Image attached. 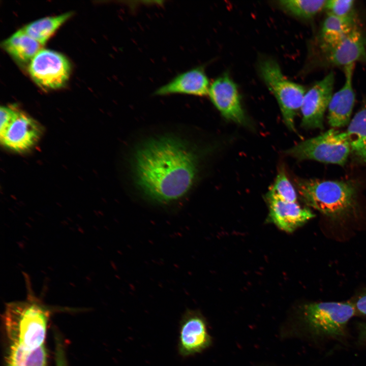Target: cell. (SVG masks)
I'll return each mask as SVG.
<instances>
[{
    "instance_id": "6da1fadb",
    "label": "cell",
    "mask_w": 366,
    "mask_h": 366,
    "mask_svg": "<svg viewBox=\"0 0 366 366\" xmlns=\"http://www.w3.org/2000/svg\"><path fill=\"white\" fill-rule=\"evenodd\" d=\"M196 152L184 140L163 136L144 142L135 152L133 175L138 190L154 202L167 204L184 197L195 181Z\"/></svg>"
},
{
    "instance_id": "7a4b0ae2",
    "label": "cell",
    "mask_w": 366,
    "mask_h": 366,
    "mask_svg": "<svg viewBox=\"0 0 366 366\" xmlns=\"http://www.w3.org/2000/svg\"><path fill=\"white\" fill-rule=\"evenodd\" d=\"M48 321L46 316L33 312L4 320L7 343L6 366H47Z\"/></svg>"
},
{
    "instance_id": "3957f363",
    "label": "cell",
    "mask_w": 366,
    "mask_h": 366,
    "mask_svg": "<svg viewBox=\"0 0 366 366\" xmlns=\"http://www.w3.org/2000/svg\"><path fill=\"white\" fill-rule=\"evenodd\" d=\"M355 312L354 304L350 302H313L303 307L300 320L306 330L316 340H342Z\"/></svg>"
},
{
    "instance_id": "277c9868",
    "label": "cell",
    "mask_w": 366,
    "mask_h": 366,
    "mask_svg": "<svg viewBox=\"0 0 366 366\" xmlns=\"http://www.w3.org/2000/svg\"><path fill=\"white\" fill-rule=\"evenodd\" d=\"M296 184L302 200L327 216H341L354 205L356 189L350 182L301 179Z\"/></svg>"
},
{
    "instance_id": "5b68a950",
    "label": "cell",
    "mask_w": 366,
    "mask_h": 366,
    "mask_svg": "<svg viewBox=\"0 0 366 366\" xmlns=\"http://www.w3.org/2000/svg\"><path fill=\"white\" fill-rule=\"evenodd\" d=\"M258 68L261 78L279 104L286 126L295 132L294 119L301 108L306 89L287 78L277 62L271 58H261Z\"/></svg>"
},
{
    "instance_id": "8992f818",
    "label": "cell",
    "mask_w": 366,
    "mask_h": 366,
    "mask_svg": "<svg viewBox=\"0 0 366 366\" xmlns=\"http://www.w3.org/2000/svg\"><path fill=\"white\" fill-rule=\"evenodd\" d=\"M351 147L345 132L331 129L321 135L302 141L286 151L298 160H313L344 165Z\"/></svg>"
},
{
    "instance_id": "52a82bcc",
    "label": "cell",
    "mask_w": 366,
    "mask_h": 366,
    "mask_svg": "<svg viewBox=\"0 0 366 366\" xmlns=\"http://www.w3.org/2000/svg\"><path fill=\"white\" fill-rule=\"evenodd\" d=\"M0 139L2 144L16 152L32 148L39 140L42 129L33 118L17 109L1 106Z\"/></svg>"
},
{
    "instance_id": "ba28073f",
    "label": "cell",
    "mask_w": 366,
    "mask_h": 366,
    "mask_svg": "<svg viewBox=\"0 0 366 366\" xmlns=\"http://www.w3.org/2000/svg\"><path fill=\"white\" fill-rule=\"evenodd\" d=\"M28 70L33 80L40 87L57 89L68 81L71 66L62 53L43 48L30 60Z\"/></svg>"
},
{
    "instance_id": "9c48e42d",
    "label": "cell",
    "mask_w": 366,
    "mask_h": 366,
    "mask_svg": "<svg viewBox=\"0 0 366 366\" xmlns=\"http://www.w3.org/2000/svg\"><path fill=\"white\" fill-rule=\"evenodd\" d=\"M211 343L206 322L197 310L187 309L179 322L177 351L182 357L202 352Z\"/></svg>"
},
{
    "instance_id": "30bf717a",
    "label": "cell",
    "mask_w": 366,
    "mask_h": 366,
    "mask_svg": "<svg viewBox=\"0 0 366 366\" xmlns=\"http://www.w3.org/2000/svg\"><path fill=\"white\" fill-rule=\"evenodd\" d=\"M334 82V73L331 71L306 91L300 108L302 127L323 128L324 114L333 95Z\"/></svg>"
},
{
    "instance_id": "8fae6325",
    "label": "cell",
    "mask_w": 366,
    "mask_h": 366,
    "mask_svg": "<svg viewBox=\"0 0 366 366\" xmlns=\"http://www.w3.org/2000/svg\"><path fill=\"white\" fill-rule=\"evenodd\" d=\"M318 52L321 66L345 67L357 62L366 64V34L357 26L338 43Z\"/></svg>"
},
{
    "instance_id": "7c38bea8",
    "label": "cell",
    "mask_w": 366,
    "mask_h": 366,
    "mask_svg": "<svg viewBox=\"0 0 366 366\" xmlns=\"http://www.w3.org/2000/svg\"><path fill=\"white\" fill-rule=\"evenodd\" d=\"M208 95L225 118L239 124L247 123L237 86L228 74L218 77L210 84Z\"/></svg>"
},
{
    "instance_id": "4fadbf2b",
    "label": "cell",
    "mask_w": 366,
    "mask_h": 366,
    "mask_svg": "<svg viewBox=\"0 0 366 366\" xmlns=\"http://www.w3.org/2000/svg\"><path fill=\"white\" fill-rule=\"evenodd\" d=\"M210 85L204 67L200 66L178 74L166 84L157 88L154 95L165 96L178 94L203 97L208 94Z\"/></svg>"
},
{
    "instance_id": "5bb4252c",
    "label": "cell",
    "mask_w": 366,
    "mask_h": 366,
    "mask_svg": "<svg viewBox=\"0 0 366 366\" xmlns=\"http://www.w3.org/2000/svg\"><path fill=\"white\" fill-rule=\"evenodd\" d=\"M269 206L268 219L278 228L291 232L313 218L315 215L297 202L266 198Z\"/></svg>"
},
{
    "instance_id": "9a60e30c",
    "label": "cell",
    "mask_w": 366,
    "mask_h": 366,
    "mask_svg": "<svg viewBox=\"0 0 366 366\" xmlns=\"http://www.w3.org/2000/svg\"><path fill=\"white\" fill-rule=\"evenodd\" d=\"M354 64L344 67L345 81L343 87L332 95L328 107V122L333 128L344 127L349 123L355 102L352 86Z\"/></svg>"
},
{
    "instance_id": "2e32d148",
    "label": "cell",
    "mask_w": 366,
    "mask_h": 366,
    "mask_svg": "<svg viewBox=\"0 0 366 366\" xmlns=\"http://www.w3.org/2000/svg\"><path fill=\"white\" fill-rule=\"evenodd\" d=\"M357 26L355 17L344 18L327 13L317 36L318 51L337 44Z\"/></svg>"
},
{
    "instance_id": "e0dca14e",
    "label": "cell",
    "mask_w": 366,
    "mask_h": 366,
    "mask_svg": "<svg viewBox=\"0 0 366 366\" xmlns=\"http://www.w3.org/2000/svg\"><path fill=\"white\" fill-rule=\"evenodd\" d=\"M4 49L16 61L22 64L30 62L43 49V45L21 28L2 43Z\"/></svg>"
},
{
    "instance_id": "ac0fdd59",
    "label": "cell",
    "mask_w": 366,
    "mask_h": 366,
    "mask_svg": "<svg viewBox=\"0 0 366 366\" xmlns=\"http://www.w3.org/2000/svg\"><path fill=\"white\" fill-rule=\"evenodd\" d=\"M345 132L351 150L366 162V100L350 121Z\"/></svg>"
},
{
    "instance_id": "d6986e66",
    "label": "cell",
    "mask_w": 366,
    "mask_h": 366,
    "mask_svg": "<svg viewBox=\"0 0 366 366\" xmlns=\"http://www.w3.org/2000/svg\"><path fill=\"white\" fill-rule=\"evenodd\" d=\"M72 15V13L68 12L57 16L44 17L29 23L22 29L43 46Z\"/></svg>"
},
{
    "instance_id": "ffe728a7",
    "label": "cell",
    "mask_w": 366,
    "mask_h": 366,
    "mask_svg": "<svg viewBox=\"0 0 366 366\" xmlns=\"http://www.w3.org/2000/svg\"><path fill=\"white\" fill-rule=\"evenodd\" d=\"M327 1L283 0L278 5L285 12L296 17L310 19L325 8Z\"/></svg>"
},
{
    "instance_id": "44dd1931",
    "label": "cell",
    "mask_w": 366,
    "mask_h": 366,
    "mask_svg": "<svg viewBox=\"0 0 366 366\" xmlns=\"http://www.w3.org/2000/svg\"><path fill=\"white\" fill-rule=\"evenodd\" d=\"M265 197L290 202L297 201V196L296 191L284 171H280L279 172L273 184L270 187Z\"/></svg>"
},
{
    "instance_id": "7402d4cb",
    "label": "cell",
    "mask_w": 366,
    "mask_h": 366,
    "mask_svg": "<svg viewBox=\"0 0 366 366\" xmlns=\"http://www.w3.org/2000/svg\"><path fill=\"white\" fill-rule=\"evenodd\" d=\"M354 6L353 0H329L326 1L325 8L328 10V13L347 18L354 17Z\"/></svg>"
},
{
    "instance_id": "603a6c76",
    "label": "cell",
    "mask_w": 366,
    "mask_h": 366,
    "mask_svg": "<svg viewBox=\"0 0 366 366\" xmlns=\"http://www.w3.org/2000/svg\"><path fill=\"white\" fill-rule=\"evenodd\" d=\"M354 305L359 313L366 316V292L358 297Z\"/></svg>"
},
{
    "instance_id": "cb8c5ba5",
    "label": "cell",
    "mask_w": 366,
    "mask_h": 366,
    "mask_svg": "<svg viewBox=\"0 0 366 366\" xmlns=\"http://www.w3.org/2000/svg\"><path fill=\"white\" fill-rule=\"evenodd\" d=\"M56 366H66L65 355L62 347L57 345L56 353Z\"/></svg>"
},
{
    "instance_id": "d4e9b609",
    "label": "cell",
    "mask_w": 366,
    "mask_h": 366,
    "mask_svg": "<svg viewBox=\"0 0 366 366\" xmlns=\"http://www.w3.org/2000/svg\"><path fill=\"white\" fill-rule=\"evenodd\" d=\"M359 329V341L361 343H366V323L361 324Z\"/></svg>"
}]
</instances>
